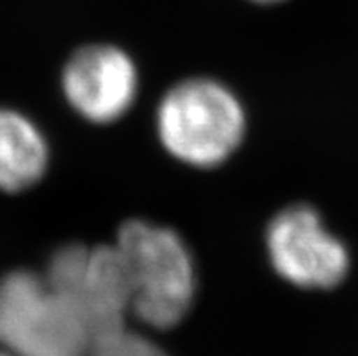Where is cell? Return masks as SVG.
Wrapping results in <instances>:
<instances>
[{"label":"cell","mask_w":358,"mask_h":356,"mask_svg":"<svg viewBox=\"0 0 358 356\" xmlns=\"http://www.w3.org/2000/svg\"><path fill=\"white\" fill-rule=\"evenodd\" d=\"M255 2H260V4H271V2H280V0H255Z\"/></svg>","instance_id":"obj_9"},{"label":"cell","mask_w":358,"mask_h":356,"mask_svg":"<svg viewBox=\"0 0 358 356\" xmlns=\"http://www.w3.org/2000/svg\"><path fill=\"white\" fill-rule=\"evenodd\" d=\"M50 160L48 142L29 118L0 109V190L8 193L31 187Z\"/></svg>","instance_id":"obj_7"},{"label":"cell","mask_w":358,"mask_h":356,"mask_svg":"<svg viewBox=\"0 0 358 356\" xmlns=\"http://www.w3.org/2000/svg\"><path fill=\"white\" fill-rule=\"evenodd\" d=\"M0 356H15V355H11L9 351H4V349H0Z\"/></svg>","instance_id":"obj_10"},{"label":"cell","mask_w":358,"mask_h":356,"mask_svg":"<svg viewBox=\"0 0 358 356\" xmlns=\"http://www.w3.org/2000/svg\"><path fill=\"white\" fill-rule=\"evenodd\" d=\"M0 346L15 356H87L90 331L45 276L13 271L0 278Z\"/></svg>","instance_id":"obj_3"},{"label":"cell","mask_w":358,"mask_h":356,"mask_svg":"<svg viewBox=\"0 0 358 356\" xmlns=\"http://www.w3.org/2000/svg\"><path fill=\"white\" fill-rule=\"evenodd\" d=\"M62 91L80 117L108 124L124 117L133 106L138 73L131 57L117 45H86L66 64Z\"/></svg>","instance_id":"obj_6"},{"label":"cell","mask_w":358,"mask_h":356,"mask_svg":"<svg viewBox=\"0 0 358 356\" xmlns=\"http://www.w3.org/2000/svg\"><path fill=\"white\" fill-rule=\"evenodd\" d=\"M87 356H169L153 340L127 327V324L91 336Z\"/></svg>","instance_id":"obj_8"},{"label":"cell","mask_w":358,"mask_h":356,"mask_svg":"<svg viewBox=\"0 0 358 356\" xmlns=\"http://www.w3.org/2000/svg\"><path fill=\"white\" fill-rule=\"evenodd\" d=\"M45 278L78 313L90 340L120 327L131 315L129 278L117 245H64L51 258Z\"/></svg>","instance_id":"obj_4"},{"label":"cell","mask_w":358,"mask_h":356,"mask_svg":"<svg viewBox=\"0 0 358 356\" xmlns=\"http://www.w3.org/2000/svg\"><path fill=\"white\" fill-rule=\"evenodd\" d=\"M160 142L180 162L215 167L231 157L245 133V113L229 87L189 78L164 95L157 111Z\"/></svg>","instance_id":"obj_2"},{"label":"cell","mask_w":358,"mask_h":356,"mask_svg":"<svg viewBox=\"0 0 358 356\" xmlns=\"http://www.w3.org/2000/svg\"><path fill=\"white\" fill-rule=\"evenodd\" d=\"M131 291V315L155 329L184 320L196 293L195 262L184 240L169 227L127 220L117 235Z\"/></svg>","instance_id":"obj_1"},{"label":"cell","mask_w":358,"mask_h":356,"mask_svg":"<svg viewBox=\"0 0 358 356\" xmlns=\"http://www.w3.org/2000/svg\"><path fill=\"white\" fill-rule=\"evenodd\" d=\"M266 245L275 271L299 287L331 289L350 271V252L344 243L304 204L286 208L273 218Z\"/></svg>","instance_id":"obj_5"}]
</instances>
